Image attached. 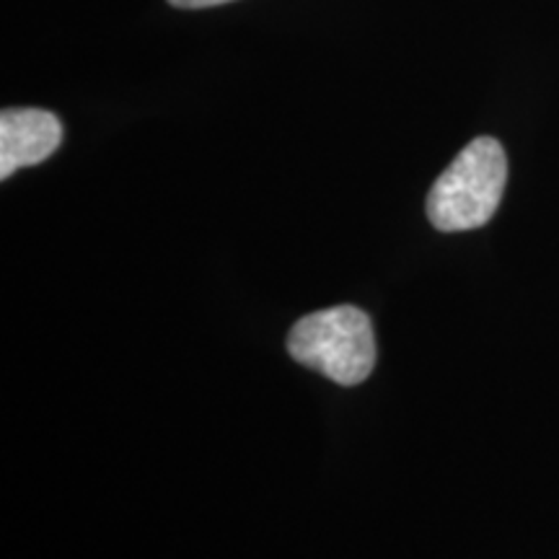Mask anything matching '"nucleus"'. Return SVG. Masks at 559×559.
<instances>
[{"label": "nucleus", "instance_id": "obj_1", "mask_svg": "<svg viewBox=\"0 0 559 559\" xmlns=\"http://www.w3.org/2000/svg\"><path fill=\"white\" fill-rule=\"evenodd\" d=\"M508 158L495 138H477L451 160L428 194V218L438 230L456 234L492 221L506 192Z\"/></svg>", "mask_w": 559, "mask_h": 559}, {"label": "nucleus", "instance_id": "obj_2", "mask_svg": "<svg viewBox=\"0 0 559 559\" xmlns=\"http://www.w3.org/2000/svg\"><path fill=\"white\" fill-rule=\"evenodd\" d=\"M288 353L300 366L319 370L340 386H358L376 366V334L368 313L334 306L296 321Z\"/></svg>", "mask_w": 559, "mask_h": 559}, {"label": "nucleus", "instance_id": "obj_3", "mask_svg": "<svg viewBox=\"0 0 559 559\" xmlns=\"http://www.w3.org/2000/svg\"><path fill=\"white\" fill-rule=\"evenodd\" d=\"M62 124L45 109H3L0 115V179L41 164L58 151Z\"/></svg>", "mask_w": 559, "mask_h": 559}, {"label": "nucleus", "instance_id": "obj_4", "mask_svg": "<svg viewBox=\"0 0 559 559\" xmlns=\"http://www.w3.org/2000/svg\"><path fill=\"white\" fill-rule=\"evenodd\" d=\"M169 3L177 9H210V5L228 3V0H169Z\"/></svg>", "mask_w": 559, "mask_h": 559}]
</instances>
